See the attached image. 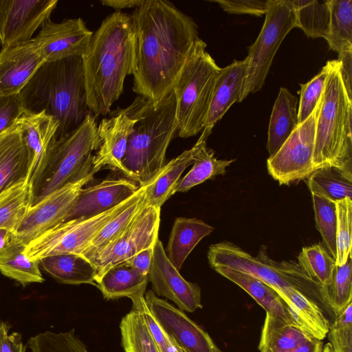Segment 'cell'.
I'll return each mask as SVG.
<instances>
[{"label": "cell", "instance_id": "cell-29", "mask_svg": "<svg viewBox=\"0 0 352 352\" xmlns=\"http://www.w3.org/2000/svg\"><path fill=\"white\" fill-rule=\"evenodd\" d=\"M280 296L298 327L320 340L327 336L330 324L315 301L295 287L287 288Z\"/></svg>", "mask_w": 352, "mask_h": 352}, {"label": "cell", "instance_id": "cell-3", "mask_svg": "<svg viewBox=\"0 0 352 352\" xmlns=\"http://www.w3.org/2000/svg\"><path fill=\"white\" fill-rule=\"evenodd\" d=\"M19 96L24 113L44 112L58 122L56 140L74 131L91 113L82 56L44 62Z\"/></svg>", "mask_w": 352, "mask_h": 352}, {"label": "cell", "instance_id": "cell-51", "mask_svg": "<svg viewBox=\"0 0 352 352\" xmlns=\"http://www.w3.org/2000/svg\"><path fill=\"white\" fill-rule=\"evenodd\" d=\"M154 247L155 245L151 246L139 252L124 263L137 270L142 274L148 275Z\"/></svg>", "mask_w": 352, "mask_h": 352}, {"label": "cell", "instance_id": "cell-42", "mask_svg": "<svg viewBox=\"0 0 352 352\" xmlns=\"http://www.w3.org/2000/svg\"><path fill=\"white\" fill-rule=\"evenodd\" d=\"M25 346L31 352H89L76 336L74 329L66 332L40 333L30 338Z\"/></svg>", "mask_w": 352, "mask_h": 352}, {"label": "cell", "instance_id": "cell-16", "mask_svg": "<svg viewBox=\"0 0 352 352\" xmlns=\"http://www.w3.org/2000/svg\"><path fill=\"white\" fill-rule=\"evenodd\" d=\"M148 276L153 292L157 296L170 300L181 310L194 312L202 307L199 286L181 276L179 270L168 258L159 239L154 247Z\"/></svg>", "mask_w": 352, "mask_h": 352}, {"label": "cell", "instance_id": "cell-18", "mask_svg": "<svg viewBox=\"0 0 352 352\" xmlns=\"http://www.w3.org/2000/svg\"><path fill=\"white\" fill-rule=\"evenodd\" d=\"M108 115L97 126L100 143L94 155L93 168L98 172L109 167L123 173L122 160L136 118L131 105L110 111Z\"/></svg>", "mask_w": 352, "mask_h": 352}, {"label": "cell", "instance_id": "cell-15", "mask_svg": "<svg viewBox=\"0 0 352 352\" xmlns=\"http://www.w3.org/2000/svg\"><path fill=\"white\" fill-rule=\"evenodd\" d=\"M146 304L160 325L184 352H222L202 328L184 312L153 291L145 292Z\"/></svg>", "mask_w": 352, "mask_h": 352}, {"label": "cell", "instance_id": "cell-38", "mask_svg": "<svg viewBox=\"0 0 352 352\" xmlns=\"http://www.w3.org/2000/svg\"><path fill=\"white\" fill-rule=\"evenodd\" d=\"M234 161L235 159L218 160L212 149L204 146L190 170L180 179L175 192H186L208 179L225 174L226 168Z\"/></svg>", "mask_w": 352, "mask_h": 352}, {"label": "cell", "instance_id": "cell-14", "mask_svg": "<svg viewBox=\"0 0 352 352\" xmlns=\"http://www.w3.org/2000/svg\"><path fill=\"white\" fill-rule=\"evenodd\" d=\"M58 0H0V44L2 47L30 41L56 8Z\"/></svg>", "mask_w": 352, "mask_h": 352}, {"label": "cell", "instance_id": "cell-19", "mask_svg": "<svg viewBox=\"0 0 352 352\" xmlns=\"http://www.w3.org/2000/svg\"><path fill=\"white\" fill-rule=\"evenodd\" d=\"M139 187L133 180L122 177L107 178L83 187L63 222L107 211L131 197Z\"/></svg>", "mask_w": 352, "mask_h": 352}, {"label": "cell", "instance_id": "cell-46", "mask_svg": "<svg viewBox=\"0 0 352 352\" xmlns=\"http://www.w3.org/2000/svg\"><path fill=\"white\" fill-rule=\"evenodd\" d=\"M329 70V62L327 61L321 71L311 80L300 84V95L298 107V124L307 120L315 110L324 89Z\"/></svg>", "mask_w": 352, "mask_h": 352}, {"label": "cell", "instance_id": "cell-55", "mask_svg": "<svg viewBox=\"0 0 352 352\" xmlns=\"http://www.w3.org/2000/svg\"><path fill=\"white\" fill-rule=\"evenodd\" d=\"M144 0H102L101 3L103 6L113 8L116 11H120L122 9L137 8L143 3Z\"/></svg>", "mask_w": 352, "mask_h": 352}, {"label": "cell", "instance_id": "cell-43", "mask_svg": "<svg viewBox=\"0 0 352 352\" xmlns=\"http://www.w3.org/2000/svg\"><path fill=\"white\" fill-rule=\"evenodd\" d=\"M351 263V255L344 265H336L332 282L325 288V302L336 316L352 302Z\"/></svg>", "mask_w": 352, "mask_h": 352}, {"label": "cell", "instance_id": "cell-6", "mask_svg": "<svg viewBox=\"0 0 352 352\" xmlns=\"http://www.w3.org/2000/svg\"><path fill=\"white\" fill-rule=\"evenodd\" d=\"M97 126L96 116L90 113L77 129L53 142L44 166L31 186L32 206L67 184L97 173L92 155L100 143Z\"/></svg>", "mask_w": 352, "mask_h": 352}, {"label": "cell", "instance_id": "cell-32", "mask_svg": "<svg viewBox=\"0 0 352 352\" xmlns=\"http://www.w3.org/2000/svg\"><path fill=\"white\" fill-rule=\"evenodd\" d=\"M312 338L299 327L266 312L258 350L260 352H288Z\"/></svg>", "mask_w": 352, "mask_h": 352}, {"label": "cell", "instance_id": "cell-33", "mask_svg": "<svg viewBox=\"0 0 352 352\" xmlns=\"http://www.w3.org/2000/svg\"><path fill=\"white\" fill-rule=\"evenodd\" d=\"M25 248L26 245L14 237L10 245L0 252V272L24 287L44 281L39 261L30 259L24 254Z\"/></svg>", "mask_w": 352, "mask_h": 352}, {"label": "cell", "instance_id": "cell-30", "mask_svg": "<svg viewBox=\"0 0 352 352\" xmlns=\"http://www.w3.org/2000/svg\"><path fill=\"white\" fill-rule=\"evenodd\" d=\"M39 265L56 281L69 285H96V268L87 258L76 254H65L41 258Z\"/></svg>", "mask_w": 352, "mask_h": 352}, {"label": "cell", "instance_id": "cell-4", "mask_svg": "<svg viewBox=\"0 0 352 352\" xmlns=\"http://www.w3.org/2000/svg\"><path fill=\"white\" fill-rule=\"evenodd\" d=\"M136 118L122 160L123 174L139 186L164 166L168 146L177 132L173 91L157 102L138 96L131 104Z\"/></svg>", "mask_w": 352, "mask_h": 352}, {"label": "cell", "instance_id": "cell-35", "mask_svg": "<svg viewBox=\"0 0 352 352\" xmlns=\"http://www.w3.org/2000/svg\"><path fill=\"white\" fill-rule=\"evenodd\" d=\"M32 206V189L27 180L0 193V229L14 233Z\"/></svg>", "mask_w": 352, "mask_h": 352}, {"label": "cell", "instance_id": "cell-8", "mask_svg": "<svg viewBox=\"0 0 352 352\" xmlns=\"http://www.w3.org/2000/svg\"><path fill=\"white\" fill-rule=\"evenodd\" d=\"M208 259L212 268L227 267L254 276L279 296L286 289L295 287L314 301L325 302L324 287L312 279L297 262L272 259L265 245L253 256L234 243L223 241L209 247Z\"/></svg>", "mask_w": 352, "mask_h": 352}, {"label": "cell", "instance_id": "cell-27", "mask_svg": "<svg viewBox=\"0 0 352 352\" xmlns=\"http://www.w3.org/2000/svg\"><path fill=\"white\" fill-rule=\"evenodd\" d=\"M213 230L212 226L200 219L177 218L164 250L170 263L179 270L195 247Z\"/></svg>", "mask_w": 352, "mask_h": 352}, {"label": "cell", "instance_id": "cell-44", "mask_svg": "<svg viewBox=\"0 0 352 352\" xmlns=\"http://www.w3.org/2000/svg\"><path fill=\"white\" fill-rule=\"evenodd\" d=\"M336 204V266L344 265L351 255L352 200L344 198Z\"/></svg>", "mask_w": 352, "mask_h": 352}, {"label": "cell", "instance_id": "cell-37", "mask_svg": "<svg viewBox=\"0 0 352 352\" xmlns=\"http://www.w3.org/2000/svg\"><path fill=\"white\" fill-rule=\"evenodd\" d=\"M330 22L324 38L338 54L352 52V1L329 0Z\"/></svg>", "mask_w": 352, "mask_h": 352}, {"label": "cell", "instance_id": "cell-50", "mask_svg": "<svg viewBox=\"0 0 352 352\" xmlns=\"http://www.w3.org/2000/svg\"><path fill=\"white\" fill-rule=\"evenodd\" d=\"M327 336L333 352H352V327L329 329Z\"/></svg>", "mask_w": 352, "mask_h": 352}, {"label": "cell", "instance_id": "cell-20", "mask_svg": "<svg viewBox=\"0 0 352 352\" xmlns=\"http://www.w3.org/2000/svg\"><path fill=\"white\" fill-rule=\"evenodd\" d=\"M45 62L35 43L30 41L0 51V94H18Z\"/></svg>", "mask_w": 352, "mask_h": 352}, {"label": "cell", "instance_id": "cell-12", "mask_svg": "<svg viewBox=\"0 0 352 352\" xmlns=\"http://www.w3.org/2000/svg\"><path fill=\"white\" fill-rule=\"evenodd\" d=\"M161 208L145 206L130 225L91 261L96 268V281L109 268L127 262L139 252L158 240Z\"/></svg>", "mask_w": 352, "mask_h": 352}, {"label": "cell", "instance_id": "cell-39", "mask_svg": "<svg viewBox=\"0 0 352 352\" xmlns=\"http://www.w3.org/2000/svg\"><path fill=\"white\" fill-rule=\"evenodd\" d=\"M125 352H160L140 312L132 309L120 324Z\"/></svg>", "mask_w": 352, "mask_h": 352}, {"label": "cell", "instance_id": "cell-34", "mask_svg": "<svg viewBox=\"0 0 352 352\" xmlns=\"http://www.w3.org/2000/svg\"><path fill=\"white\" fill-rule=\"evenodd\" d=\"M305 180L311 194L334 201L351 199L352 172L328 166L314 170Z\"/></svg>", "mask_w": 352, "mask_h": 352}, {"label": "cell", "instance_id": "cell-54", "mask_svg": "<svg viewBox=\"0 0 352 352\" xmlns=\"http://www.w3.org/2000/svg\"><path fill=\"white\" fill-rule=\"evenodd\" d=\"M322 340L312 338L288 352H322Z\"/></svg>", "mask_w": 352, "mask_h": 352}, {"label": "cell", "instance_id": "cell-52", "mask_svg": "<svg viewBox=\"0 0 352 352\" xmlns=\"http://www.w3.org/2000/svg\"><path fill=\"white\" fill-rule=\"evenodd\" d=\"M338 60L340 63V70L344 85L346 87L349 97L352 100V52L338 54Z\"/></svg>", "mask_w": 352, "mask_h": 352}, {"label": "cell", "instance_id": "cell-2", "mask_svg": "<svg viewBox=\"0 0 352 352\" xmlns=\"http://www.w3.org/2000/svg\"><path fill=\"white\" fill-rule=\"evenodd\" d=\"M82 58L88 109L96 117L106 116L122 94L126 77L135 70L136 33L131 14L115 11L108 15Z\"/></svg>", "mask_w": 352, "mask_h": 352}, {"label": "cell", "instance_id": "cell-41", "mask_svg": "<svg viewBox=\"0 0 352 352\" xmlns=\"http://www.w3.org/2000/svg\"><path fill=\"white\" fill-rule=\"evenodd\" d=\"M315 221L317 230L321 234L322 243L330 255L336 256V201L325 197L311 194Z\"/></svg>", "mask_w": 352, "mask_h": 352}, {"label": "cell", "instance_id": "cell-31", "mask_svg": "<svg viewBox=\"0 0 352 352\" xmlns=\"http://www.w3.org/2000/svg\"><path fill=\"white\" fill-rule=\"evenodd\" d=\"M148 275L140 273L126 263L109 268L96 281L104 298L116 299L145 293Z\"/></svg>", "mask_w": 352, "mask_h": 352}, {"label": "cell", "instance_id": "cell-24", "mask_svg": "<svg viewBox=\"0 0 352 352\" xmlns=\"http://www.w3.org/2000/svg\"><path fill=\"white\" fill-rule=\"evenodd\" d=\"M209 135L202 132L195 144L171 160L162 168L149 186L147 192V205L161 208L173 195L180 181L181 175L193 164L201 148L206 145Z\"/></svg>", "mask_w": 352, "mask_h": 352}, {"label": "cell", "instance_id": "cell-49", "mask_svg": "<svg viewBox=\"0 0 352 352\" xmlns=\"http://www.w3.org/2000/svg\"><path fill=\"white\" fill-rule=\"evenodd\" d=\"M11 324L0 320V352H25V346L23 343L20 333H9Z\"/></svg>", "mask_w": 352, "mask_h": 352}, {"label": "cell", "instance_id": "cell-48", "mask_svg": "<svg viewBox=\"0 0 352 352\" xmlns=\"http://www.w3.org/2000/svg\"><path fill=\"white\" fill-rule=\"evenodd\" d=\"M229 14H250L261 16L265 14L268 0H213Z\"/></svg>", "mask_w": 352, "mask_h": 352}, {"label": "cell", "instance_id": "cell-53", "mask_svg": "<svg viewBox=\"0 0 352 352\" xmlns=\"http://www.w3.org/2000/svg\"><path fill=\"white\" fill-rule=\"evenodd\" d=\"M352 327V302L338 316L329 329H344Z\"/></svg>", "mask_w": 352, "mask_h": 352}, {"label": "cell", "instance_id": "cell-21", "mask_svg": "<svg viewBox=\"0 0 352 352\" xmlns=\"http://www.w3.org/2000/svg\"><path fill=\"white\" fill-rule=\"evenodd\" d=\"M16 124L22 128L23 139L29 154L27 182L32 186L40 175L55 140L58 123L44 112L36 114L23 113Z\"/></svg>", "mask_w": 352, "mask_h": 352}, {"label": "cell", "instance_id": "cell-40", "mask_svg": "<svg viewBox=\"0 0 352 352\" xmlns=\"http://www.w3.org/2000/svg\"><path fill=\"white\" fill-rule=\"evenodd\" d=\"M302 269L323 287H329L336 267L335 259L321 243L304 247L298 256Z\"/></svg>", "mask_w": 352, "mask_h": 352}, {"label": "cell", "instance_id": "cell-17", "mask_svg": "<svg viewBox=\"0 0 352 352\" xmlns=\"http://www.w3.org/2000/svg\"><path fill=\"white\" fill-rule=\"evenodd\" d=\"M93 33L81 18L65 19L59 23L49 19L32 40L45 61H54L73 56H82Z\"/></svg>", "mask_w": 352, "mask_h": 352}, {"label": "cell", "instance_id": "cell-5", "mask_svg": "<svg viewBox=\"0 0 352 352\" xmlns=\"http://www.w3.org/2000/svg\"><path fill=\"white\" fill-rule=\"evenodd\" d=\"M329 62L324 89L318 104L314 169L331 166L352 172V100L344 85L339 61Z\"/></svg>", "mask_w": 352, "mask_h": 352}, {"label": "cell", "instance_id": "cell-23", "mask_svg": "<svg viewBox=\"0 0 352 352\" xmlns=\"http://www.w3.org/2000/svg\"><path fill=\"white\" fill-rule=\"evenodd\" d=\"M29 154L22 128L15 124L0 136V193L26 180Z\"/></svg>", "mask_w": 352, "mask_h": 352}, {"label": "cell", "instance_id": "cell-47", "mask_svg": "<svg viewBox=\"0 0 352 352\" xmlns=\"http://www.w3.org/2000/svg\"><path fill=\"white\" fill-rule=\"evenodd\" d=\"M23 113L19 94H0V136L15 125Z\"/></svg>", "mask_w": 352, "mask_h": 352}, {"label": "cell", "instance_id": "cell-9", "mask_svg": "<svg viewBox=\"0 0 352 352\" xmlns=\"http://www.w3.org/2000/svg\"><path fill=\"white\" fill-rule=\"evenodd\" d=\"M262 29L249 47L247 77L242 101L250 94L260 91L265 82L273 58L288 33L296 28V16L291 0H268Z\"/></svg>", "mask_w": 352, "mask_h": 352}, {"label": "cell", "instance_id": "cell-1", "mask_svg": "<svg viewBox=\"0 0 352 352\" xmlns=\"http://www.w3.org/2000/svg\"><path fill=\"white\" fill-rule=\"evenodd\" d=\"M136 33L133 91L157 102L173 91L193 43L195 21L168 1L144 0L131 14Z\"/></svg>", "mask_w": 352, "mask_h": 352}, {"label": "cell", "instance_id": "cell-45", "mask_svg": "<svg viewBox=\"0 0 352 352\" xmlns=\"http://www.w3.org/2000/svg\"><path fill=\"white\" fill-rule=\"evenodd\" d=\"M145 293L131 298L133 309L140 312L145 320L154 342L160 352H184L173 338L160 325L147 307Z\"/></svg>", "mask_w": 352, "mask_h": 352}, {"label": "cell", "instance_id": "cell-22", "mask_svg": "<svg viewBox=\"0 0 352 352\" xmlns=\"http://www.w3.org/2000/svg\"><path fill=\"white\" fill-rule=\"evenodd\" d=\"M248 59L234 60L221 68L217 76L210 106L203 131L210 135L214 124L221 119L234 102L242 101L247 77Z\"/></svg>", "mask_w": 352, "mask_h": 352}, {"label": "cell", "instance_id": "cell-28", "mask_svg": "<svg viewBox=\"0 0 352 352\" xmlns=\"http://www.w3.org/2000/svg\"><path fill=\"white\" fill-rule=\"evenodd\" d=\"M155 177L148 183L139 187L133 200L100 229L83 251L82 256L91 262L101 250L124 232L147 205L148 189Z\"/></svg>", "mask_w": 352, "mask_h": 352}, {"label": "cell", "instance_id": "cell-36", "mask_svg": "<svg viewBox=\"0 0 352 352\" xmlns=\"http://www.w3.org/2000/svg\"><path fill=\"white\" fill-rule=\"evenodd\" d=\"M291 2L295 12L296 28L301 29L308 37L325 38L330 22L329 0H291Z\"/></svg>", "mask_w": 352, "mask_h": 352}, {"label": "cell", "instance_id": "cell-13", "mask_svg": "<svg viewBox=\"0 0 352 352\" xmlns=\"http://www.w3.org/2000/svg\"><path fill=\"white\" fill-rule=\"evenodd\" d=\"M95 173L70 182L32 205L14 232L15 239L25 245L63 223L81 189L94 179Z\"/></svg>", "mask_w": 352, "mask_h": 352}, {"label": "cell", "instance_id": "cell-26", "mask_svg": "<svg viewBox=\"0 0 352 352\" xmlns=\"http://www.w3.org/2000/svg\"><path fill=\"white\" fill-rule=\"evenodd\" d=\"M298 125V99L280 87L270 119L266 146L269 157L278 152Z\"/></svg>", "mask_w": 352, "mask_h": 352}, {"label": "cell", "instance_id": "cell-11", "mask_svg": "<svg viewBox=\"0 0 352 352\" xmlns=\"http://www.w3.org/2000/svg\"><path fill=\"white\" fill-rule=\"evenodd\" d=\"M318 104L310 116L298 125L278 152L267 160L269 174L280 185L289 186L306 179L314 171L313 156Z\"/></svg>", "mask_w": 352, "mask_h": 352}, {"label": "cell", "instance_id": "cell-56", "mask_svg": "<svg viewBox=\"0 0 352 352\" xmlns=\"http://www.w3.org/2000/svg\"><path fill=\"white\" fill-rule=\"evenodd\" d=\"M14 238L12 232L6 229H0V252L10 245Z\"/></svg>", "mask_w": 352, "mask_h": 352}, {"label": "cell", "instance_id": "cell-25", "mask_svg": "<svg viewBox=\"0 0 352 352\" xmlns=\"http://www.w3.org/2000/svg\"><path fill=\"white\" fill-rule=\"evenodd\" d=\"M213 269L245 290L267 313L277 316L296 326L285 301L268 285L253 275L230 267L218 266Z\"/></svg>", "mask_w": 352, "mask_h": 352}, {"label": "cell", "instance_id": "cell-7", "mask_svg": "<svg viewBox=\"0 0 352 352\" xmlns=\"http://www.w3.org/2000/svg\"><path fill=\"white\" fill-rule=\"evenodd\" d=\"M206 43L192 44L173 91L176 99L177 135L186 138L204 129L221 68L206 52Z\"/></svg>", "mask_w": 352, "mask_h": 352}, {"label": "cell", "instance_id": "cell-10", "mask_svg": "<svg viewBox=\"0 0 352 352\" xmlns=\"http://www.w3.org/2000/svg\"><path fill=\"white\" fill-rule=\"evenodd\" d=\"M136 192L118 206L99 214L58 224L30 241L24 254L35 261L58 254L81 255L100 229L133 200Z\"/></svg>", "mask_w": 352, "mask_h": 352}, {"label": "cell", "instance_id": "cell-57", "mask_svg": "<svg viewBox=\"0 0 352 352\" xmlns=\"http://www.w3.org/2000/svg\"><path fill=\"white\" fill-rule=\"evenodd\" d=\"M322 352H333L332 346L329 342L323 346Z\"/></svg>", "mask_w": 352, "mask_h": 352}]
</instances>
